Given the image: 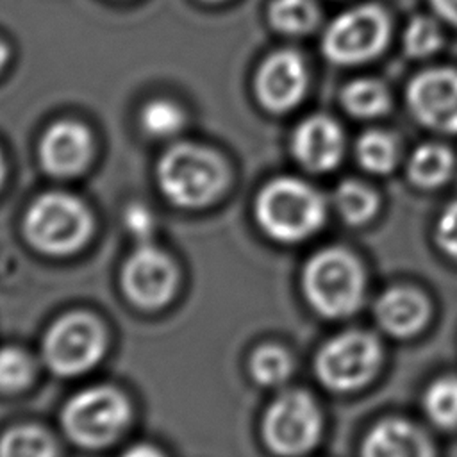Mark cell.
I'll use <instances>...</instances> for the list:
<instances>
[{
  "instance_id": "33",
  "label": "cell",
  "mask_w": 457,
  "mask_h": 457,
  "mask_svg": "<svg viewBox=\"0 0 457 457\" xmlns=\"http://www.w3.org/2000/svg\"><path fill=\"white\" fill-rule=\"evenodd\" d=\"M2 175H4V164H2V155H0V180H2Z\"/></svg>"
},
{
  "instance_id": "11",
  "label": "cell",
  "mask_w": 457,
  "mask_h": 457,
  "mask_svg": "<svg viewBox=\"0 0 457 457\" xmlns=\"http://www.w3.org/2000/svg\"><path fill=\"white\" fill-rule=\"evenodd\" d=\"M307 86V71L302 57L293 50L271 54L261 66L255 79L259 102L273 111L282 112L295 107Z\"/></svg>"
},
{
  "instance_id": "8",
  "label": "cell",
  "mask_w": 457,
  "mask_h": 457,
  "mask_svg": "<svg viewBox=\"0 0 457 457\" xmlns=\"http://www.w3.org/2000/svg\"><path fill=\"white\" fill-rule=\"evenodd\" d=\"M104 332L98 321L84 312H71L52 325L45 337V357L61 375L89 370L102 355Z\"/></svg>"
},
{
  "instance_id": "21",
  "label": "cell",
  "mask_w": 457,
  "mask_h": 457,
  "mask_svg": "<svg viewBox=\"0 0 457 457\" xmlns=\"http://www.w3.org/2000/svg\"><path fill=\"white\" fill-rule=\"evenodd\" d=\"M427 416L441 428L457 427V377L434 380L423 396Z\"/></svg>"
},
{
  "instance_id": "29",
  "label": "cell",
  "mask_w": 457,
  "mask_h": 457,
  "mask_svg": "<svg viewBox=\"0 0 457 457\" xmlns=\"http://www.w3.org/2000/svg\"><path fill=\"white\" fill-rule=\"evenodd\" d=\"M125 225L136 237L145 241L154 230V218L146 207L130 205L125 212Z\"/></svg>"
},
{
  "instance_id": "30",
  "label": "cell",
  "mask_w": 457,
  "mask_h": 457,
  "mask_svg": "<svg viewBox=\"0 0 457 457\" xmlns=\"http://www.w3.org/2000/svg\"><path fill=\"white\" fill-rule=\"evenodd\" d=\"M428 2L441 20L457 27V0H428Z\"/></svg>"
},
{
  "instance_id": "4",
  "label": "cell",
  "mask_w": 457,
  "mask_h": 457,
  "mask_svg": "<svg viewBox=\"0 0 457 457\" xmlns=\"http://www.w3.org/2000/svg\"><path fill=\"white\" fill-rule=\"evenodd\" d=\"M159 184L166 196L182 207H198L212 200L225 184L220 159L196 145H177L159 162Z\"/></svg>"
},
{
  "instance_id": "5",
  "label": "cell",
  "mask_w": 457,
  "mask_h": 457,
  "mask_svg": "<svg viewBox=\"0 0 457 457\" xmlns=\"http://www.w3.org/2000/svg\"><path fill=\"white\" fill-rule=\"evenodd\" d=\"M91 220L75 196L48 193L37 198L27 212L25 232L30 243L46 253H70L87 237Z\"/></svg>"
},
{
  "instance_id": "26",
  "label": "cell",
  "mask_w": 457,
  "mask_h": 457,
  "mask_svg": "<svg viewBox=\"0 0 457 457\" xmlns=\"http://www.w3.org/2000/svg\"><path fill=\"white\" fill-rule=\"evenodd\" d=\"M252 373L261 384H280L291 373V359L278 346H262L252 357Z\"/></svg>"
},
{
  "instance_id": "10",
  "label": "cell",
  "mask_w": 457,
  "mask_h": 457,
  "mask_svg": "<svg viewBox=\"0 0 457 457\" xmlns=\"http://www.w3.org/2000/svg\"><path fill=\"white\" fill-rule=\"evenodd\" d=\"M405 100L423 127L457 134V70L436 66L420 71L407 84Z\"/></svg>"
},
{
  "instance_id": "15",
  "label": "cell",
  "mask_w": 457,
  "mask_h": 457,
  "mask_svg": "<svg viewBox=\"0 0 457 457\" xmlns=\"http://www.w3.org/2000/svg\"><path fill=\"white\" fill-rule=\"evenodd\" d=\"M361 457H434L425 432L403 420H384L366 436Z\"/></svg>"
},
{
  "instance_id": "17",
  "label": "cell",
  "mask_w": 457,
  "mask_h": 457,
  "mask_svg": "<svg viewBox=\"0 0 457 457\" xmlns=\"http://www.w3.org/2000/svg\"><path fill=\"white\" fill-rule=\"evenodd\" d=\"M453 170V154L441 143H423L409 157L407 173L421 187L443 184Z\"/></svg>"
},
{
  "instance_id": "25",
  "label": "cell",
  "mask_w": 457,
  "mask_h": 457,
  "mask_svg": "<svg viewBox=\"0 0 457 457\" xmlns=\"http://www.w3.org/2000/svg\"><path fill=\"white\" fill-rule=\"evenodd\" d=\"M143 129L157 137L173 136L182 129L184 114L182 111L168 100H154L145 105L141 112Z\"/></svg>"
},
{
  "instance_id": "12",
  "label": "cell",
  "mask_w": 457,
  "mask_h": 457,
  "mask_svg": "<svg viewBox=\"0 0 457 457\" xmlns=\"http://www.w3.org/2000/svg\"><path fill=\"white\" fill-rule=\"evenodd\" d=\"M123 286L137 305L157 307L170 298L175 286V271L162 252L141 246L125 264Z\"/></svg>"
},
{
  "instance_id": "2",
  "label": "cell",
  "mask_w": 457,
  "mask_h": 457,
  "mask_svg": "<svg viewBox=\"0 0 457 457\" xmlns=\"http://www.w3.org/2000/svg\"><path fill=\"white\" fill-rule=\"evenodd\" d=\"M303 291L312 307L328 318L352 314L364 296L359 261L343 248L318 252L303 270Z\"/></svg>"
},
{
  "instance_id": "19",
  "label": "cell",
  "mask_w": 457,
  "mask_h": 457,
  "mask_svg": "<svg viewBox=\"0 0 457 457\" xmlns=\"http://www.w3.org/2000/svg\"><path fill=\"white\" fill-rule=\"evenodd\" d=\"M359 164L371 173H387L398 161V145L384 130H366L355 145Z\"/></svg>"
},
{
  "instance_id": "27",
  "label": "cell",
  "mask_w": 457,
  "mask_h": 457,
  "mask_svg": "<svg viewBox=\"0 0 457 457\" xmlns=\"http://www.w3.org/2000/svg\"><path fill=\"white\" fill-rule=\"evenodd\" d=\"M32 375L30 359L16 348L0 350V387L18 389L23 387Z\"/></svg>"
},
{
  "instance_id": "6",
  "label": "cell",
  "mask_w": 457,
  "mask_h": 457,
  "mask_svg": "<svg viewBox=\"0 0 457 457\" xmlns=\"http://www.w3.org/2000/svg\"><path fill=\"white\" fill-rule=\"evenodd\" d=\"M380 359L382 350L373 336L350 330L321 346L316 357V373L334 391H353L371 380Z\"/></svg>"
},
{
  "instance_id": "22",
  "label": "cell",
  "mask_w": 457,
  "mask_h": 457,
  "mask_svg": "<svg viewBox=\"0 0 457 457\" xmlns=\"http://www.w3.org/2000/svg\"><path fill=\"white\" fill-rule=\"evenodd\" d=\"M0 457H55V448L41 428L18 427L2 437Z\"/></svg>"
},
{
  "instance_id": "7",
  "label": "cell",
  "mask_w": 457,
  "mask_h": 457,
  "mask_svg": "<svg viewBox=\"0 0 457 457\" xmlns=\"http://www.w3.org/2000/svg\"><path fill=\"white\" fill-rule=\"evenodd\" d=\"M129 420L125 398L107 386L75 395L64 407L62 423L70 437L84 446H100L116 437Z\"/></svg>"
},
{
  "instance_id": "23",
  "label": "cell",
  "mask_w": 457,
  "mask_h": 457,
  "mask_svg": "<svg viewBox=\"0 0 457 457\" xmlns=\"http://www.w3.org/2000/svg\"><path fill=\"white\" fill-rule=\"evenodd\" d=\"M336 205L348 223L359 225L375 214L377 195L362 182L345 180L336 191Z\"/></svg>"
},
{
  "instance_id": "32",
  "label": "cell",
  "mask_w": 457,
  "mask_h": 457,
  "mask_svg": "<svg viewBox=\"0 0 457 457\" xmlns=\"http://www.w3.org/2000/svg\"><path fill=\"white\" fill-rule=\"evenodd\" d=\"M7 55H9V54H7V46H5V45L0 41V70H2V66L5 64V61H7Z\"/></svg>"
},
{
  "instance_id": "3",
  "label": "cell",
  "mask_w": 457,
  "mask_h": 457,
  "mask_svg": "<svg viewBox=\"0 0 457 457\" xmlns=\"http://www.w3.org/2000/svg\"><path fill=\"white\" fill-rule=\"evenodd\" d=\"M387 12L375 4H362L336 16L321 36V52L332 64H364L382 54L389 43Z\"/></svg>"
},
{
  "instance_id": "9",
  "label": "cell",
  "mask_w": 457,
  "mask_h": 457,
  "mask_svg": "<svg viewBox=\"0 0 457 457\" xmlns=\"http://www.w3.org/2000/svg\"><path fill=\"white\" fill-rule=\"evenodd\" d=\"M320 412L309 395L291 391L275 400L264 418V437L280 455L307 452L320 436Z\"/></svg>"
},
{
  "instance_id": "20",
  "label": "cell",
  "mask_w": 457,
  "mask_h": 457,
  "mask_svg": "<svg viewBox=\"0 0 457 457\" xmlns=\"http://www.w3.org/2000/svg\"><path fill=\"white\" fill-rule=\"evenodd\" d=\"M320 20L314 0H273L270 5L271 25L284 34H307Z\"/></svg>"
},
{
  "instance_id": "18",
  "label": "cell",
  "mask_w": 457,
  "mask_h": 457,
  "mask_svg": "<svg viewBox=\"0 0 457 457\" xmlns=\"http://www.w3.org/2000/svg\"><path fill=\"white\" fill-rule=\"evenodd\" d=\"M389 91L386 84L377 79H355L341 91V105L353 118H377L389 109Z\"/></svg>"
},
{
  "instance_id": "31",
  "label": "cell",
  "mask_w": 457,
  "mask_h": 457,
  "mask_svg": "<svg viewBox=\"0 0 457 457\" xmlns=\"http://www.w3.org/2000/svg\"><path fill=\"white\" fill-rule=\"evenodd\" d=\"M121 457H162V453L150 445H136L130 450H127Z\"/></svg>"
},
{
  "instance_id": "13",
  "label": "cell",
  "mask_w": 457,
  "mask_h": 457,
  "mask_svg": "<svg viewBox=\"0 0 457 457\" xmlns=\"http://www.w3.org/2000/svg\"><path fill=\"white\" fill-rule=\"evenodd\" d=\"M293 152L307 170L328 171L343 157L345 134L330 116H309L295 130Z\"/></svg>"
},
{
  "instance_id": "14",
  "label": "cell",
  "mask_w": 457,
  "mask_h": 457,
  "mask_svg": "<svg viewBox=\"0 0 457 457\" xmlns=\"http://www.w3.org/2000/svg\"><path fill=\"white\" fill-rule=\"evenodd\" d=\"M91 152L89 132L71 121L52 125L41 139L39 154L46 171L54 175H73L82 170Z\"/></svg>"
},
{
  "instance_id": "24",
  "label": "cell",
  "mask_w": 457,
  "mask_h": 457,
  "mask_svg": "<svg viewBox=\"0 0 457 457\" xmlns=\"http://www.w3.org/2000/svg\"><path fill=\"white\" fill-rule=\"evenodd\" d=\"M443 46V32L428 16L412 18L403 32V50L412 59H425Z\"/></svg>"
},
{
  "instance_id": "16",
  "label": "cell",
  "mask_w": 457,
  "mask_h": 457,
  "mask_svg": "<svg viewBox=\"0 0 457 457\" xmlns=\"http://www.w3.org/2000/svg\"><path fill=\"white\" fill-rule=\"evenodd\" d=\"M375 314L386 332L396 337H409L423 328L430 316V307L420 291L391 287L378 298Z\"/></svg>"
},
{
  "instance_id": "28",
  "label": "cell",
  "mask_w": 457,
  "mask_h": 457,
  "mask_svg": "<svg viewBox=\"0 0 457 457\" xmlns=\"http://www.w3.org/2000/svg\"><path fill=\"white\" fill-rule=\"evenodd\" d=\"M439 246L453 259H457V202H452L439 216L436 228Z\"/></svg>"
},
{
  "instance_id": "1",
  "label": "cell",
  "mask_w": 457,
  "mask_h": 457,
  "mask_svg": "<svg viewBox=\"0 0 457 457\" xmlns=\"http://www.w3.org/2000/svg\"><path fill=\"white\" fill-rule=\"evenodd\" d=\"M325 218L321 196L298 179H277L257 198V220L275 239L295 243L309 237Z\"/></svg>"
}]
</instances>
